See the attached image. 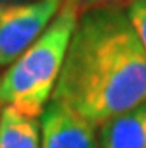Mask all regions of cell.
Instances as JSON below:
<instances>
[{"label": "cell", "instance_id": "6da1fadb", "mask_svg": "<svg viewBox=\"0 0 146 148\" xmlns=\"http://www.w3.org/2000/svg\"><path fill=\"white\" fill-rule=\"evenodd\" d=\"M51 99L93 127L146 102V51L125 11H90L78 20Z\"/></svg>", "mask_w": 146, "mask_h": 148}, {"label": "cell", "instance_id": "9c48e42d", "mask_svg": "<svg viewBox=\"0 0 146 148\" xmlns=\"http://www.w3.org/2000/svg\"><path fill=\"white\" fill-rule=\"evenodd\" d=\"M4 2H5V0H0V12H2V11H4V7H5V5H4Z\"/></svg>", "mask_w": 146, "mask_h": 148}, {"label": "cell", "instance_id": "ba28073f", "mask_svg": "<svg viewBox=\"0 0 146 148\" xmlns=\"http://www.w3.org/2000/svg\"><path fill=\"white\" fill-rule=\"evenodd\" d=\"M127 16H129V20L139 37V41L146 51V0H137L134 2L129 11H127Z\"/></svg>", "mask_w": 146, "mask_h": 148}, {"label": "cell", "instance_id": "52a82bcc", "mask_svg": "<svg viewBox=\"0 0 146 148\" xmlns=\"http://www.w3.org/2000/svg\"><path fill=\"white\" fill-rule=\"evenodd\" d=\"M137 0H63V4L76 11L78 18L90 11H100V9H129Z\"/></svg>", "mask_w": 146, "mask_h": 148}, {"label": "cell", "instance_id": "3957f363", "mask_svg": "<svg viewBox=\"0 0 146 148\" xmlns=\"http://www.w3.org/2000/svg\"><path fill=\"white\" fill-rule=\"evenodd\" d=\"M63 0H30L0 12V67L11 65L49 27Z\"/></svg>", "mask_w": 146, "mask_h": 148}, {"label": "cell", "instance_id": "5b68a950", "mask_svg": "<svg viewBox=\"0 0 146 148\" xmlns=\"http://www.w3.org/2000/svg\"><path fill=\"white\" fill-rule=\"evenodd\" d=\"M100 148H146V102L102 123Z\"/></svg>", "mask_w": 146, "mask_h": 148}, {"label": "cell", "instance_id": "277c9868", "mask_svg": "<svg viewBox=\"0 0 146 148\" xmlns=\"http://www.w3.org/2000/svg\"><path fill=\"white\" fill-rule=\"evenodd\" d=\"M93 129L76 111L51 99L42 111L41 148H97Z\"/></svg>", "mask_w": 146, "mask_h": 148}, {"label": "cell", "instance_id": "8992f818", "mask_svg": "<svg viewBox=\"0 0 146 148\" xmlns=\"http://www.w3.org/2000/svg\"><path fill=\"white\" fill-rule=\"evenodd\" d=\"M0 148H41L37 118L4 106L0 113Z\"/></svg>", "mask_w": 146, "mask_h": 148}, {"label": "cell", "instance_id": "7a4b0ae2", "mask_svg": "<svg viewBox=\"0 0 146 148\" xmlns=\"http://www.w3.org/2000/svg\"><path fill=\"white\" fill-rule=\"evenodd\" d=\"M76 11L62 4L49 27L35 39L0 78V106L39 118L53 95L72 32Z\"/></svg>", "mask_w": 146, "mask_h": 148}]
</instances>
